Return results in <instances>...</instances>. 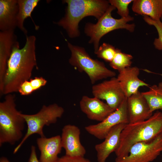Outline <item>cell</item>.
<instances>
[{"instance_id":"8992f818","label":"cell","mask_w":162,"mask_h":162,"mask_svg":"<svg viewBox=\"0 0 162 162\" xmlns=\"http://www.w3.org/2000/svg\"><path fill=\"white\" fill-rule=\"evenodd\" d=\"M67 42L71 52L69 63L80 72L85 73L92 84L99 80L116 76V73L107 68L103 62L92 58L84 48Z\"/></svg>"},{"instance_id":"2e32d148","label":"cell","mask_w":162,"mask_h":162,"mask_svg":"<svg viewBox=\"0 0 162 162\" xmlns=\"http://www.w3.org/2000/svg\"><path fill=\"white\" fill-rule=\"evenodd\" d=\"M36 142L40 153V162H57L62 148L60 135L49 138L40 137Z\"/></svg>"},{"instance_id":"d4e9b609","label":"cell","mask_w":162,"mask_h":162,"mask_svg":"<svg viewBox=\"0 0 162 162\" xmlns=\"http://www.w3.org/2000/svg\"><path fill=\"white\" fill-rule=\"evenodd\" d=\"M143 19L147 23L154 26L156 28L158 34V37L155 38L153 44L156 49L162 50V23L160 20H154L147 16H143Z\"/></svg>"},{"instance_id":"52a82bcc","label":"cell","mask_w":162,"mask_h":162,"mask_svg":"<svg viewBox=\"0 0 162 162\" xmlns=\"http://www.w3.org/2000/svg\"><path fill=\"white\" fill-rule=\"evenodd\" d=\"M64 112V110L62 107L54 103L48 106L43 105L38 112L34 114L22 113L27 126V130L20 142L14 148L13 153H16L31 135L37 134L41 137H45L43 131L44 126L56 123Z\"/></svg>"},{"instance_id":"4fadbf2b","label":"cell","mask_w":162,"mask_h":162,"mask_svg":"<svg viewBox=\"0 0 162 162\" xmlns=\"http://www.w3.org/2000/svg\"><path fill=\"white\" fill-rule=\"evenodd\" d=\"M80 106L81 110L89 119L100 122L114 111L100 99L86 95L82 97L80 102Z\"/></svg>"},{"instance_id":"3957f363","label":"cell","mask_w":162,"mask_h":162,"mask_svg":"<svg viewBox=\"0 0 162 162\" xmlns=\"http://www.w3.org/2000/svg\"><path fill=\"white\" fill-rule=\"evenodd\" d=\"M67 4L64 16L56 24L65 30L71 38L80 35L79 24L85 17L92 16L99 19L109 6V1L105 0H65Z\"/></svg>"},{"instance_id":"9a60e30c","label":"cell","mask_w":162,"mask_h":162,"mask_svg":"<svg viewBox=\"0 0 162 162\" xmlns=\"http://www.w3.org/2000/svg\"><path fill=\"white\" fill-rule=\"evenodd\" d=\"M140 73V69L136 66L129 67L119 72L117 78L126 98L137 92L141 87H149L139 79Z\"/></svg>"},{"instance_id":"9c48e42d","label":"cell","mask_w":162,"mask_h":162,"mask_svg":"<svg viewBox=\"0 0 162 162\" xmlns=\"http://www.w3.org/2000/svg\"><path fill=\"white\" fill-rule=\"evenodd\" d=\"M127 98L118 108L103 121L96 124L85 127L86 130L99 140L104 139L110 130L115 126L121 123H129L127 107Z\"/></svg>"},{"instance_id":"5b68a950","label":"cell","mask_w":162,"mask_h":162,"mask_svg":"<svg viewBox=\"0 0 162 162\" xmlns=\"http://www.w3.org/2000/svg\"><path fill=\"white\" fill-rule=\"evenodd\" d=\"M116 9L115 7L110 4L96 23L88 22L85 26V33L90 38L88 43L93 45L94 52L98 49L101 38L109 32L119 29H125L130 32L134 31L135 24L128 23L133 21L134 17L130 15L127 17L115 19L112 16L111 14Z\"/></svg>"},{"instance_id":"5bb4252c","label":"cell","mask_w":162,"mask_h":162,"mask_svg":"<svg viewBox=\"0 0 162 162\" xmlns=\"http://www.w3.org/2000/svg\"><path fill=\"white\" fill-rule=\"evenodd\" d=\"M126 124L121 123L113 127L104 141L95 146L98 162H106L110 154L115 152L119 145L121 133Z\"/></svg>"},{"instance_id":"d6986e66","label":"cell","mask_w":162,"mask_h":162,"mask_svg":"<svg viewBox=\"0 0 162 162\" xmlns=\"http://www.w3.org/2000/svg\"><path fill=\"white\" fill-rule=\"evenodd\" d=\"M132 10L135 13L147 16L155 20L162 16V0H134Z\"/></svg>"},{"instance_id":"f546056e","label":"cell","mask_w":162,"mask_h":162,"mask_svg":"<svg viewBox=\"0 0 162 162\" xmlns=\"http://www.w3.org/2000/svg\"><path fill=\"white\" fill-rule=\"evenodd\" d=\"M158 86L161 89H162V82H160L158 84Z\"/></svg>"},{"instance_id":"cb8c5ba5","label":"cell","mask_w":162,"mask_h":162,"mask_svg":"<svg viewBox=\"0 0 162 162\" xmlns=\"http://www.w3.org/2000/svg\"><path fill=\"white\" fill-rule=\"evenodd\" d=\"M116 51V49L112 45L104 43L94 53L98 57L110 62L114 58Z\"/></svg>"},{"instance_id":"ba28073f","label":"cell","mask_w":162,"mask_h":162,"mask_svg":"<svg viewBox=\"0 0 162 162\" xmlns=\"http://www.w3.org/2000/svg\"><path fill=\"white\" fill-rule=\"evenodd\" d=\"M162 152V133L152 140L139 142L130 148L128 155L116 162H151Z\"/></svg>"},{"instance_id":"603a6c76","label":"cell","mask_w":162,"mask_h":162,"mask_svg":"<svg viewBox=\"0 0 162 162\" xmlns=\"http://www.w3.org/2000/svg\"><path fill=\"white\" fill-rule=\"evenodd\" d=\"M133 58L131 55L124 53L120 49L116 48V54L112 61L110 62V65L119 72L131 66Z\"/></svg>"},{"instance_id":"7c38bea8","label":"cell","mask_w":162,"mask_h":162,"mask_svg":"<svg viewBox=\"0 0 162 162\" xmlns=\"http://www.w3.org/2000/svg\"><path fill=\"white\" fill-rule=\"evenodd\" d=\"M127 104L129 123L145 121L153 114L146 98L139 91L127 98Z\"/></svg>"},{"instance_id":"e0dca14e","label":"cell","mask_w":162,"mask_h":162,"mask_svg":"<svg viewBox=\"0 0 162 162\" xmlns=\"http://www.w3.org/2000/svg\"><path fill=\"white\" fill-rule=\"evenodd\" d=\"M14 31L0 32V92L2 91L7 63L13 46L16 42Z\"/></svg>"},{"instance_id":"30bf717a","label":"cell","mask_w":162,"mask_h":162,"mask_svg":"<svg viewBox=\"0 0 162 162\" xmlns=\"http://www.w3.org/2000/svg\"><path fill=\"white\" fill-rule=\"evenodd\" d=\"M92 93L94 97L106 100L114 111L117 109L126 98L117 77H112L93 85Z\"/></svg>"},{"instance_id":"83f0119b","label":"cell","mask_w":162,"mask_h":162,"mask_svg":"<svg viewBox=\"0 0 162 162\" xmlns=\"http://www.w3.org/2000/svg\"><path fill=\"white\" fill-rule=\"evenodd\" d=\"M28 162H40L37 158L36 147L32 146L31 147V152Z\"/></svg>"},{"instance_id":"f1b7e54d","label":"cell","mask_w":162,"mask_h":162,"mask_svg":"<svg viewBox=\"0 0 162 162\" xmlns=\"http://www.w3.org/2000/svg\"><path fill=\"white\" fill-rule=\"evenodd\" d=\"M0 162H10L5 157H2L0 159Z\"/></svg>"},{"instance_id":"7402d4cb","label":"cell","mask_w":162,"mask_h":162,"mask_svg":"<svg viewBox=\"0 0 162 162\" xmlns=\"http://www.w3.org/2000/svg\"><path fill=\"white\" fill-rule=\"evenodd\" d=\"M47 82V80L43 77H35L23 82L20 86L18 92L21 95H28L45 86Z\"/></svg>"},{"instance_id":"8fae6325","label":"cell","mask_w":162,"mask_h":162,"mask_svg":"<svg viewBox=\"0 0 162 162\" xmlns=\"http://www.w3.org/2000/svg\"><path fill=\"white\" fill-rule=\"evenodd\" d=\"M80 134V128L75 125L68 124L63 127L61 136V143L66 155L84 157L86 151L81 143Z\"/></svg>"},{"instance_id":"7a4b0ae2","label":"cell","mask_w":162,"mask_h":162,"mask_svg":"<svg viewBox=\"0 0 162 162\" xmlns=\"http://www.w3.org/2000/svg\"><path fill=\"white\" fill-rule=\"evenodd\" d=\"M162 133V112L157 110L148 119L126 124L122 131L119 145L115 151V161L127 156L135 144L152 140Z\"/></svg>"},{"instance_id":"4dcf8cb0","label":"cell","mask_w":162,"mask_h":162,"mask_svg":"<svg viewBox=\"0 0 162 162\" xmlns=\"http://www.w3.org/2000/svg\"><path fill=\"white\" fill-rule=\"evenodd\" d=\"M160 21L161 22V23H162V16H161L160 19Z\"/></svg>"},{"instance_id":"ffe728a7","label":"cell","mask_w":162,"mask_h":162,"mask_svg":"<svg viewBox=\"0 0 162 162\" xmlns=\"http://www.w3.org/2000/svg\"><path fill=\"white\" fill-rule=\"evenodd\" d=\"M39 0H17L18 11L17 16V27L26 36L27 31L24 26V21L31 17L32 12L37 5Z\"/></svg>"},{"instance_id":"484cf974","label":"cell","mask_w":162,"mask_h":162,"mask_svg":"<svg viewBox=\"0 0 162 162\" xmlns=\"http://www.w3.org/2000/svg\"><path fill=\"white\" fill-rule=\"evenodd\" d=\"M134 0H110V5L117 9V13L121 17L125 18L129 16L128 5Z\"/></svg>"},{"instance_id":"ac0fdd59","label":"cell","mask_w":162,"mask_h":162,"mask_svg":"<svg viewBox=\"0 0 162 162\" xmlns=\"http://www.w3.org/2000/svg\"><path fill=\"white\" fill-rule=\"evenodd\" d=\"M17 0H0L1 31H14L17 27Z\"/></svg>"},{"instance_id":"44dd1931","label":"cell","mask_w":162,"mask_h":162,"mask_svg":"<svg viewBox=\"0 0 162 162\" xmlns=\"http://www.w3.org/2000/svg\"><path fill=\"white\" fill-rule=\"evenodd\" d=\"M148 91L142 92L146 100L150 112L162 110V89L158 86L153 85L149 86Z\"/></svg>"},{"instance_id":"4316f807","label":"cell","mask_w":162,"mask_h":162,"mask_svg":"<svg viewBox=\"0 0 162 162\" xmlns=\"http://www.w3.org/2000/svg\"><path fill=\"white\" fill-rule=\"evenodd\" d=\"M57 162H91L90 160L82 156H72L65 155L59 158Z\"/></svg>"},{"instance_id":"277c9868","label":"cell","mask_w":162,"mask_h":162,"mask_svg":"<svg viewBox=\"0 0 162 162\" xmlns=\"http://www.w3.org/2000/svg\"><path fill=\"white\" fill-rule=\"evenodd\" d=\"M6 95L0 103V146L5 143L14 145L20 140L26 123L16 108L15 95Z\"/></svg>"},{"instance_id":"6da1fadb","label":"cell","mask_w":162,"mask_h":162,"mask_svg":"<svg viewBox=\"0 0 162 162\" xmlns=\"http://www.w3.org/2000/svg\"><path fill=\"white\" fill-rule=\"evenodd\" d=\"M36 41L35 36L27 35L22 48H20L17 41L14 44L8 61L1 95L18 92L20 85L30 79L37 65Z\"/></svg>"}]
</instances>
